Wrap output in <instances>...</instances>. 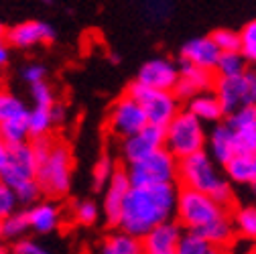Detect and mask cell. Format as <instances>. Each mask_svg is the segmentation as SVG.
<instances>
[{"label": "cell", "mask_w": 256, "mask_h": 254, "mask_svg": "<svg viewBox=\"0 0 256 254\" xmlns=\"http://www.w3.org/2000/svg\"><path fill=\"white\" fill-rule=\"evenodd\" d=\"M214 92L224 108V114H232L244 106L256 104V90H254V72H244L238 76L218 78L214 82Z\"/></svg>", "instance_id": "ba28073f"}, {"label": "cell", "mask_w": 256, "mask_h": 254, "mask_svg": "<svg viewBox=\"0 0 256 254\" xmlns=\"http://www.w3.org/2000/svg\"><path fill=\"white\" fill-rule=\"evenodd\" d=\"M175 216L185 232H196L222 250L236 240L232 214H228L226 206H222L208 194L181 187Z\"/></svg>", "instance_id": "6da1fadb"}, {"label": "cell", "mask_w": 256, "mask_h": 254, "mask_svg": "<svg viewBox=\"0 0 256 254\" xmlns=\"http://www.w3.org/2000/svg\"><path fill=\"white\" fill-rule=\"evenodd\" d=\"M163 146H165V128L163 126L146 124L140 132L122 138L120 152H122L126 163H134L138 158H142V156H146L158 148H163Z\"/></svg>", "instance_id": "7c38bea8"}, {"label": "cell", "mask_w": 256, "mask_h": 254, "mask_svg": "<svg viewBox=\"0 0 256 254\" xmlns=\"http://www.w3.org/2000/svg\"><path fill=\"white\" fill-rule=\"evenodd\" d=\"M220 49L214 43V39L208 37H194L181 45L179 49V63H189V66H196L202 70H216V63L220 57Z\"/></svg>", "instance_id": "2e32d148"}, {"label": "cell", "mask_w": 256, "mask_h": 254, "mask_svg": "<svg viewBox=\"0 0 256 254\" xmlns=\"http://www.w3.org/2000/svg\"><path fill=\"white\" fill-rule=\"evenodd\" d=\"M72 218L80 226H94L100 218V206L92 200H80L72 208Z\"/></svg>", "instance_id": "f546056e"}, {"label": "cell", "mask_w": 256, "mask_h": 254, "mask_svg": "<svg viewBox=\"0 0 256 254\" xmlns=\"http://www.w3.org/2000/svg\"><path fill=\"white\" fill-rule=\"evenodd\" d=\"M187 110L194 114L196 118H200L204 124L206 122L208 124H218V122H222L224 116H226L214 90L202 92V94H198V96H194L191 100H187Z\"/></svg>", "instance_id": "7402d4cb"}, {"label": "cell", "mask_w": 256, "mask_h": 254, "mask_svg": "<svg viewBox=\"0 0 256 254\" xmlns=\"http://www.w3.org/2000/svg\"><path fill=\"white\" fill-rule=\"evenodd\" d=\"M254 90H256V72H254Z\"/></svg>", "instance_id": "f907efd6"}, {"label": "cell", "mask_w": 256, "mask_h": 254, "mask_svg": "<svg viewBox=\"0 0 256 254\" xmlns=\"http://www.w3.org/2000/svg\"><path fill=\"white\" fill-rule=\"evenodd\" d=\"M226 177L238 185L256 183V150H240L224 165Z\"/></svg>", "instance_id": "ffe728a7"}, {"label": "cell", "mask_w": 256, "mask_h": 254, "mask_svg": "<svg viewBox=\"0 0 256 254\" xmlns=\"http://www.w3.org/2000/svg\"><path fill=\"white\" fill-rule=\"evenodd\" d=\"M4 35H6V28H4L2 22H0V39H4Z\"/></svg>", "instance_id": "bcb514c9"}, {"label": "cell", "mask_w": 256, "mask_h": 254, "mask_svg": "<svg viewBox=\"0 0 256 254\" xmlns=\"http://www.w3.org/2000/svg\"><path fill=\"white\" fill-rule=\"evenodd\" d=\"M14 254H51L43 244H39L37 240H30V238H20L14 242L12 246Z\"/></svg>", "instance_id": "74e56055"}, {"label": "cell", "mask_w": 256, "mask_h": 254, "mask_svg": "<svg viewBox=\"0 0 256 254\" xmlns=\"http://www.w3.org/2000/svg\"><path fill=\"white\" fill-rule=\"evenodd\" d=\"M171 4H173V0H144L148 16L158 18V20L165 18L171 12Z\"/></svg>", "instance_id": "f35d334b"}, {"label": "cell", "mask_w": 256, "mask_h": 254, "mask_svg": "<svg viewBox=\"0 0 256 254\" xmlns=\"http://www.w3.org/2000/svg\"><path fill=\"white\" fill-rule=\"evenodd\" d=\"M252 189H254V198H256V183H254V185H252Z\"/></svg>", "instance_id": "681fc988"}, {"label": "cell", "mask_w": 256, "mask_h": 254, "mask_svg": "<svg viewBox=\"0 0 256 254\" xmlns=\"http://www.w3.org/2000/svg\"><path fill=\"white\" fill-rule=\"evenodd\" d=\"M0 254H14L12 248H6V246H0Z\"/></svg>", "instance_id": "f6af8a7d"}, {"label": "cell", "mask_w": 256, "mask_h": 254, "mask_svg": "<svg viewBox=\"0 0 256 254\" xmlns=\"http://www.w3.org/2000/svg\"><path fill=\"white\" fill-rule=\"evenodd\" d=\"M4 39L10 47L30 49V47H37V45L53 43L55 28L45 20H24V22H18L12 28H8Z\"/></svg>", "instance_id": "4fadbf2b"}, {"label": "cell", "mask_w": 256, "mask_h": 254, "mask_svg": "<svg viewBox=\"0 0 256 254\" xmlns=\"http://www.w3.org/2000/svg\"><path fill=\"white\" fill-rule=\"evenodd\" d=\"M130 187H132V183H130V179H128L126 169H116V173L112 175V179L104 187L102 212H104V218H106V222L110 226H118L120 212H122L126 194H128Z\"/></svg>", "instance_id": "e0dca14e"}, {"label": "cell", "mask_w": 256, "mask_h": 254, "mask_svg": "<svg viewBox=\"0 0 256 254\" xmlns=\"http://www.w3.org/2000/svg\"><path fill=\"white\" fill-rule=\"evenodd\" d=\"M14 194H16L18 204H22V206H33L43 196L41 185L37 183V179H30V181H24V183L16 185L14 187Z\"/></svg>", "instance_id": "e575fe53"}, {"label": "cell", "mask_w": 256, "mask_h": 254, "mask_svg": "<svg viewBox=\"0 0 256 254\" xmlns=\"http://www.w3.org/2000/svg\"><path fill=\"white\" fill-rule=\"evenodd\" d=\"M248 254H256V248H254V250H250V252H248Z\"/></svg>", "instance_id": "816d5d0a"}, {"label": "cell", "mask_w": 256, "mask_h": 254, "mask_svg": "<svg viewBox=\"0 0 256 254\" xmlns=\"http://www.w3.org/2000/svg\"><path fill=\"white\" fill-rule=\"evenodd\" d=\"M0 240H4V236H2V222H0Z\"/></svg>", "instance_id": "7dc6e473"}, {"label": "cell", "mask_w": 256, "mask_h": 254, "mask_svg": "<svg viewBox=\"0 0 256 254\" xmlns=\"http://www.w3.org/2000/svg\"><path fill=\"white\" fill-rule=\"evenodd\" d=\"M177 254H222V248H218L196 232H183Z\"/></svg>", "instance_id": "4316f807"}, {"label": "cell", "mask_w": 256, "mask_h": 254, "mask_svg": "<svg viewBox=\"0 0 256 254\" xmlns=\"http://www.w3.org/2000/svg\"><path fill=\"white\" fill-rule=\"evenodd\" d=\"M8 150H10V144L0 138V171H2L8 163Z\"/></svg>", "instance_id": "7bdbcfd3"}, {"label": "cell", "mask_w": 256, "mask_h": 254, "mask_svg": "<svg viewBox=\"0 0 256 254\" xmlns=\"http://www.w3.org/2000/svg\"><path fill=\"white\" fill-rule=\"evenodd\" d=\"M240 51L248 66H256V18L248 20L240 28Z\"/></svg>", "instance_id": "d6a6232c"}, {"label": "cell", "mask_w": 256, "mask_h": 254, "mask_svg": "<svg viewBox=\"0 0 256 254\" xmlns=\"http://www.w3.org/2000/svg\"><path fill=\"white\" fill-rule=\"evenodd\" d=\"M177 196L179 189L175 187V183L132 185L126 194L118 228L142 238L158 224L173 220L177 210Z\"/></svg>", "instance_id": "7a4b0ae2"}, {"label": "cell", "mask_w": 256, "mask_h": 254, "mask_svg": "<svg viewBox=\"0 0 256 254\" xmlns=\"http://www.w3.org/2000/svg\"><path fill=\"white\" fill-rule=\"evenodd\" d=\"M177 80H179V63H175L169 57H152L140 66L134 82L152 90L173 92L177 86Z\"/></svg>", "instance_id": "8fae6325"}, {"label": "cell", "mask_w": 256, "mask_h": 254, "mask_svg": "<svg viewBox=\"0 0 256 254\" xmlns=\"http://www.w3.org/2000/svg\"><path fill=\"white\" fill-rule=\"evenodd\" d=\"M26 216H28L30 230L37 232V234H51L61 224V212L51 202L33 204V206L26 210Z\"/></svg>", "instance_id": "44dd1931"}, {"label": "cell", "mask_w": 256, "mask_h": 254, "mask_svg": "<svg viewBox=\"0 0 256 254\" xmlns=\"http://www.w3.org/2000/svg\"><path fill=\"white\" fill-rule=\"evenodd\" d=\"M177 181L183 187L196 189V192L212 196L222 206H232L234 202V189L232 181L222 175L218 169V163L212 158V154L204 148L200 152H194L185 158H179L177 169Z\"/></svg>", "instance_id": "3957f363"}, {"label": "cell", "mask_w": 256, "mask_h": 254, "mask_svg": "<svg viewBox=\"0 0 256 254\" xmlns=\"http://www.w3.org/2000/svg\"><path fill=\"white\" fill-rule=\"evenodd\" d=\"M248 72V61L242 55V51H226V53H220L218 63H216V70L214 74L218 78H226V76H238Z\"/></svg>", "instance_id": "d4e9b609"}, {"label": "cell", "mask_w": 256, "mask_h": 254, "mask_svg": "<svg viewBox=\"0 0 256 254\" xmlns=\"http://www.w3.org/2000/svg\"><path fill=\"white\" fill-rule=\"evenodd\" d=\"M232 220H234L236 236L256 244V204L236 208L232 214Z\"/></svg>", "instance_id": "cb8c5ba5"}, {"label": "cell", "mask_w": 256, "mask_h": 254, "mask_svg": "<svg viewBox=\"0 0 256 254\" xmlns=\"http://www.w3.org/2000/svg\"><path fill=\"white\" fill-rule=\"evenodd\" d=\"M216 74L210 70H202L196 66H189V63H179V80L175 86V96L179 100H191L194 96L202 92H210L214 90V78Z\"/></svg>", "instance_id": "9a60e30c"}, {"label": "cell", "mask_w": 256, "mask_h": 254, "mask_svg": "<svg viewBox=\"0 0 256 254\" xmlns=\"http://www.w3.org/2000/svg\"><path fill=\"white\" fill-rule=\"evenodd\" d=\"M130 96H134L144 114H146V120L148 124H154V126H165L175 118V114L179 112V98L175 96V92H169V90H152V88H146L138 82H132L130 88L126 90Z\"/></svg>", "instance_id": "52a82bcc"}, {"label": "cell", "mask_w": 256, "mask_h": 254, "mask_svg": "<svg viewBox=\"0 0 256 254\" xmlns=\"http://www.w3.org/2000/svg\"><path fill=\"white\" fill-rule=\"evenodd\" d=\"M114 173H116V165L112 161V156L102 154L92 167V185H94V189H104Z\"/></svg>", "instance_id": "1f68e13d"}, {"label": "cell", "mask_w": 256, "mask_h": 254, "mask_svg": "<svg viewBox=\"0 0 256 254\" xmlns=\"http://www.w3.org/2000/svg\"><path fill=\"white\" fill-rule=\"evenodd\" d=\"M30 98H33L35 106H53V104H55L53 90H51V86L47 84V80L30 86Z\"/></svg>", "instance_id": "8d00e7d4"}, {"label": "cell", "mask_w": 256, "mask_h": 254, "mask_svg": "<svg viewBox=\"0 0 256 254\" xmlns=\"http://www.w3.org/2000/svg\"><path fill=\"white\" fill-rule=\"evenodd\" d=\"M146 124L148 120H146V114L140 102L134 96H130L128 92L112 104L108 112V128L118 138H126V136L140 132Z\"/></svg>", "instance_id": "9c48e42d"}, {"label": "cell", "mask_w": 256, "mask_h": 254, "mask_svg": "<svg viewBox=\"0 0 256 254\" xmlns=\"http://www.w3.org/2000/svg\"><path fill=\"white\" fill-rule=\"evenodd\" d=\"M22 80L33 86V84H39V82H45L47 80V70L45 66H41V63H28V66L22 70Z\"/></svg>", "instance_id": "ab89813d"}, {"label": "cell", "mask_w": 256, "mask_h": 254, "mask_svg": "<svg viewBox=\"0 0 256 254\" xmlns=\"http://www.w3.org/2000/svg\"><path fill=\"white\" fill-rule=\"evenodd\" d=\"M30 144H33V150H35V156H37V161H43V158L49 154V150L53 148V140L47 136H35V138H30Z\"/></svg>", "instance_id": "60d3db41"}, {"label": "cell", "mask_w": 256, "mask_h": 254, "mask_svg": "<svg viewBox=\"0 0 256 254\" xmlns=\"http://www.w3.org/2000/svg\"><path fill=\"white\" fill-rule=\"evenodd\" d=\"M214 39V43L218 45V49L222 53L226 51H240V30H232V28H218L210 35Z\"/></svg>", "instance_id": "836d02e7"}, {"label": "cell", "mask_w": 256, "mask_h": 254, "mask_svg": "<svg viewBox=\"0 0 256 254\" xmlns=\"http://www.w3.org/2000/svg\"><path fill=\"white\" fill-rule=\"evenodd\" d=\"M100 254H142V240L120 230L102 242Z\"/></svg>", "instance_id": "603a6c76"}, {"label": "cell", "mask_w": 256, "mask_h": 254, "mask_svg": "<svg viewBox=\"0 0 256 254\" xmlns=\"http://www.w3.org/2000/svg\"><path fill=\"white\" fill-rule=\"evenodd\" d=\"M8 43H6V39H0V70H2L6 63H8Z\"/></svg>", "instance_id": "ee69618b"}, {"label": "cell", "mask_w": 256, "mask_h": 254, "mask_svg": "<svg viewBox=\"0 0 256 254\" xmlns=\"http://www.w3.org/2000/svg\"><path fill=\"white\" fill-rule=\"evenodd\" d=\"M37 167H39V161L35 156L30 140L16 142V144H10L8 163L0 171V179L14 189L16 185H20L24 181L37 179Z\"/></svg>", "instance_id": "30bf717a"}, {"label": "cell", "mask_w": 256, "mask_h": 254, "mask_svg": "<svg viewBox=\"0 0 256 254\" xmlns=\"http://www.w3.org/2000/svg\"><path fill=\"white\" fill-rule=\"evenodd\" d=\"M72 177L74 154L68 144L55 142L37 167V183L41 185V192L49 198H63L72 189Z\"/></svg>", "instance_id": "277c9868"}, {"label": "cell", "mask_w": 256, "mask_h": 254, "mask_svg": "<svg viewBox=\"0 0 256 254\" xmlns=\"http://www.w3.org/2000/svg\"><path fill=\"white\" fill-rule=\"evenodd\" d=\"M51 116H53V124H55V126H57V124H61V122H66V116H68L66 106L55 102V104L51 106Z\"/></svg>", "instance_id": "b9f144b4"}, {"label": "cell", "mask_w": 256, "mask_h": 254, "mask_svg": "<svg viewBox=\"0 0 256 254\" xmlns=\"http://www.w3.org/2000/svg\"><path fill=\"white\" fill-rule=\"evenodd\" d=\"M236 138V148L240 150H256V104L244 106L232 114H228L226 120Z\"/></svg>", "instance_id": "ac0fdd59"}, {"label": "cell", "mask_w": 256, "mask_h": 254, "mask_svg": "<svg viewBox=\"0 0 256 254\" xmlns=\"http://www.w3.org/2000/svg\"><path fill=\"white\" fill-rule=\"evenodd\" d=\"M179 158H175L165 146L134 163H128L126 173L132 185H165L177 181Z\"/></svg>", "instance_id": "8992f818"}, {"label": "cell", "mask_w": 256, "mask_h": 254, "mask_svg": "<svg viewBox=\"0 0 256 254\" xmlns=\"http://www.w3.org/2000/svg\"><path fill=\"white\" fill-rule=\"evenodd\" d=\"M16 206H18V200H16L14 189L0 179V222L8 218L10 214H14Z\"/></svg>", "instance_id": "d590c367"}, {"label": "cell", "mask_w": 256, "mask_h": 254, "mask_svg": "<svg viewBox=\"0 0 256 254\" xmlns=\"http://www.w3.org/2000/svg\"><path fill=\"white\" fill-rule=\"evenodd\" d=\"M53 126L55 124H53V116H51V106H35L33 110H28V134H30V138L47 136Z\"/></svg>", "instance_id": "83f0119b"}, {"label": "cell", "mask_w": 256, "mask_h": 254, "mask_svg": "<svg viewBox=\"0 0 256 254\" xmlns=\"http://www.w3.org/2000/svg\"><path fill=\"white\" fill-rule=\"evenodd\" d=\"M208 152L212 154L214 161L218 165H222V167L238 152L234 130H232V126L228 122H218L214 126V130L208 136Z\"/></svg>", "instance_id": "d6986e66"}, {"label": "cell", "mask_w": 256, "mask_h": 254, "mask_svg": "<svg viewBox=\"0 0 256 254\" xmlns=\"http://www.w3.org/2000/svg\"><path fill=\"white\" fill-rule=\"evenodd\" d=\"M183 226L175 220L163 222L150 232H146L142 240V254H177L179 242L183 238Z\"/></svg>", "instance_id": "5bb4252c"}, {"label": "cell", "mask_w": 256, "mask_h": 254, "mask_svg": "<svg viewBox=\"0 0 256 254\" xmlns=\"http://www.w3.org/2000/svg\"><path fill=\"white\" fill-rule=\"evenodd\" d=\"M0 138L8 144H16V142H24L30 138L28 134V118L22 120H10L0 124Z\"/></svg>", "instance_id": "4dcf8cb0"}, {"label": "cell", "mask_w": 256, "mask_h": 254, "mask_svg": "<svg viewBox=\"0 0 256 254\" xmlns=\"http://www.w3.org/2000/svg\"><path fill=\"white\" fill-rule=\"evenodd\" d=\"M30 230L28 226V216L26 212H14L8 218L2 220V236L4 240L16 242L20 238H24V234Z\"/></svg>", "instance_id": "f1b7e54d"}, {"label": "cell", "mask_w": 256, "mask_h": 254, "mask_svg": "<svg viewBox=\"0 0 256 254\" xmlns=\"http://www.w3.org/2000/svg\"><path fill=\"white\" fill-rule=\"evenodd\" d=\"M22 118H28V108L24 106V102L8 90H0V124Z\"/></svg>", "instance_id": "484cf974"}, {"label": "cell", "mask_w": 256, "mask_h": 254, "mask_svg": "<svg viewBox=\"0 0 256 254\" xmlns=\"http://www.w3.org/2000/svg\"><path fill=\"white\" fill-rule=\"evenodd\" d=\"M41 2H45V4H53V0H41Z\"/></svg>", "instance_id": "c3c4849f"}, {"label": "cell", "mask_w": 256, "mask_h": 254, "mask_svg": "<svg viewBox=\"0 0 256 254\" xmlns=\"http://www.w3.org/2000/svg\"><path fill=\"white\" fill-rule=\"evenodd\" d=\"M208 144V134L204 122L196 118L187 108L179 110L175 118L165 126V148L175 158H185L194 152L204 150Z\"/></svg>", "instance_id": "5b68a950"}]
</instances>
